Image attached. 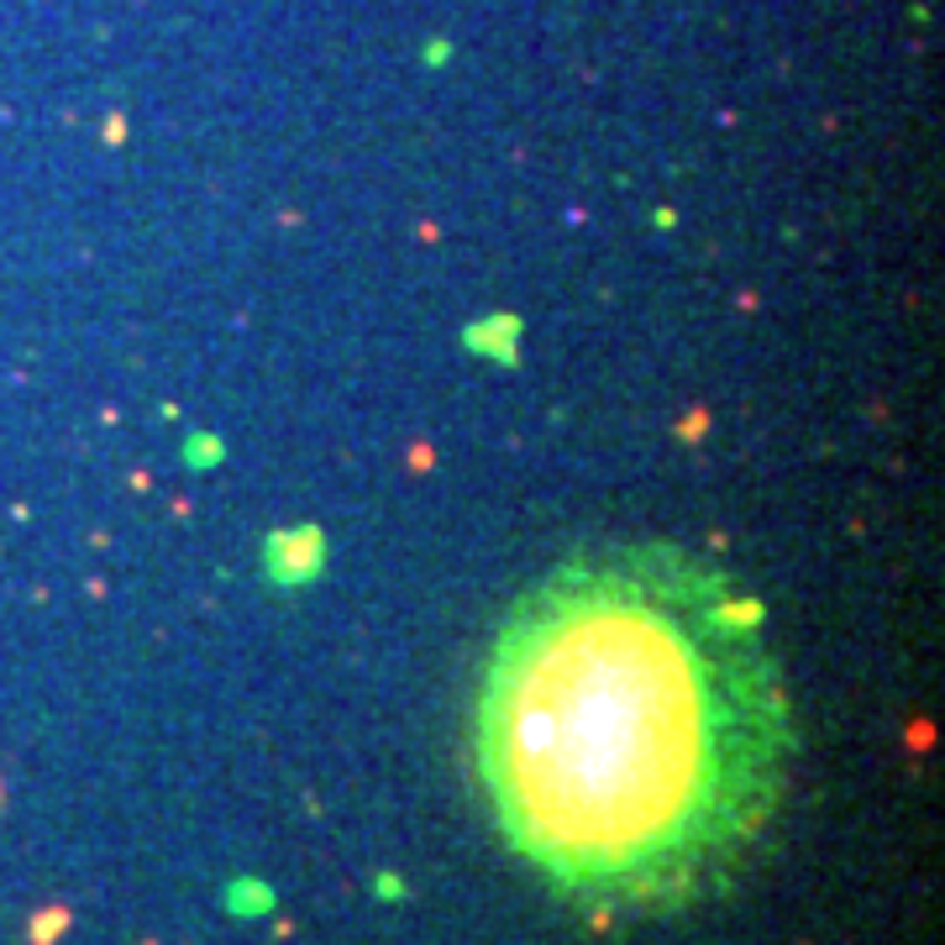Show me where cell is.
<instances>
[{
    "instance_id": "obj_1",
    "label": "cell",
    "mask_w": 945,
    "mask_h": 945,
    "mask_svg": "<svg viewBox=\"0 0 945 945\" xmlns=\"http://www.w3.org/2000/svg\"><path fill=\"white\" fill-rule=\"evenodd\" d=\"M793 720L762 609L667 542L578 552L483 667L479 778L504 841L588 908L694 904L783 804Z\"/></svg>"
}]
</instances>
